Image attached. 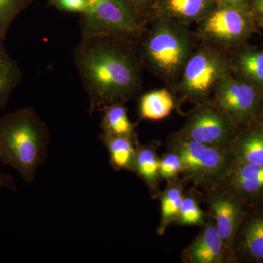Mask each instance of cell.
<instances>
[{
    "label": "cell",
    "instance_id": "6da1fadb",
    "mask_svg": "<svg viewBox=\"0 0 263 263\" xmlns=\"http://www.w3.org/2000/svg\"><path fill=\"white\" fill-rule=\"evenodd\" d=\"M73 57L91 115L104 105L124 104L139 94L143 57L133 41L110 34L81 37Z\"/></svg>",
    "mask_w": 263,
    "mask_h": 263
},
{
    "label": "cell",
    "instance_id": "7a4b0ae2",
    "mask_svg": "<svg viewBox=\"0 0 263 263\" xmlns=\"http://www.w3.org/2000/svg\"><path fill=\"white\" fill-rule=\"evenodd\" d=\"M49 141L47 125L32 108L0 118L1 162L15 170L27 184L47 160Z\"/></svg>",
    "mask_w": 263,
    "mask_h": 263
},
{
    "label": "cell",
    "instance_id": "3957f363",
    "mask_svg": "<svg viewBox=\"0 0 263 263\" xmlns=\"http://www.w3.org/2000/svg\"><path fill=\"white\" fill-rule=\"evenodd\" d=\"M141 52L152 72L172 81L182 73L193 53V41L183 24L160 18L147 33Z\"/></svg>",
    "mask_w": 263,
    "mask_h": 263
},
{
    "label": "cell",
    "instance_id": "277c9868",
    "mask_svg": "<svg viewBox=\"0 0 263 263\" xmlns=\"http://www.w3.org/2000/svg\"><path fill=\"white\" fill-rule=\"evenodd\" d=\"M167 146L180 156L183 164L181 177L202 191L218 188L235 164L230 148L207 146L171 133Z\"/></svg>",
    "mask_w": 263,
    "mask_h": 263
},
{
    "label": "cell",
    "instance_id": "5b68a950",
    "mask_svg": "<svg viewBox=\"0 0 263 263\" xmlns=\"http://www.w3.org/2000/svg\"><path fill=\"white\" fill-rule=\"evenodd\" d=\"M228 69L221 52L208 46L199 48L192 53L181 73L180 97L194 105L211 100L216 85L229 73Z\"/></svg>",
    "mask_w": 263,
    "mask_h": 263
},
{
    "label": "cell",
    "instance_id": "8992f818",
    "mask_svg": "<svg viewBox=\"0 0 263 263\" xmlns=\"http://www.w3.org/2000/svg\"><path fill=\"white\" fill-rule=\"evenodd\" d=\"M81 37L110 34L133 41L144 31L125 0H88L87 10L81 13Z\"/></svg>",
    "mask_w": 263,
    "mask_h": 263
},
{
    "label": "cell",
    "instance_id": "52a82bcc",
    "mask_svg": "<svg viewBox=\"0 0 263 263\" xmlns=\"http://www.w3.org/2000/svg\"><path fill=\"white\" fill-rule=\"evenodd\" d=\"M239 133L229 117L211 100L195 104L178 136L217 148H230Z\"/></svg>",
    "mask_w": 263,
    "mask_h": 263
},
{
    "label": "cell",
    "instance_id": "ba28073f",
    "mask_svg": "<svg viewBox=\"0 0 263 263\" xmlns=\"http://www.w3.org/2000/svg\"><path fill=\"white\" fill-rule=\"evenodd\" d=\"M212 100L239 131L248 127L260 111V96L255 86L229 73L216 85Z\"/></svg>",
    "mask_w": 263,
    "mask_h": 263
},
{
    "label": "cell",
    "instance_id": "9c48e42d",
    "mask_svg": "<svg viewBox=\"0 0 263 263\" xmlns=\"http://www.w3.org/2000/svg\"><path fill=\"white\" fill-rule=\"evenodd\" d=\"M200 195L202 202L206 204L208 216L214 221L216 232L236 262L233 242L247 212V204L218 188L206 191L200 190Z\"/></svg>",
    "mask_w": 263,
    "mask_h": 263
},
{
    "label": "cell",
    "instance_id": "30bf717a",
    "mask_svg": "<svg viewBox=\"0 0 263 263\" xmlns=\"http://www.w3.org/2000/svg\"><path fill=\"white\" fill-rule=\"evenodd\" d=\"M233 249L237 263H263V203L247 205Z\"/></svg>",
    "mask_w": 263,
    "mask_h": 263
},
{
    "label": "cell",
    "instance_id": "8fae6325",
    "mask_svg": "<svg viewBox=\"0 0 263 263\" xmlns=\"http://www.w3.org/2000/svg\"><path fill=\"white\" fill-rule=\"evenodd\" d=\"M247 22L240 8L218 5L200 20L199 31L209 41L230 44L243 37Z\"/></svg>",
    "mask_w": 263,
    "mask_h": 263
},
{
    "label": "cell",
    "instance_id": "7c38bea8",
    "mask_svg": "<svg viewBox=\"0 0 263 263\" xmlns=\"http://www.w3.org/2000/svg\"><path fill=\"white\" fill-rule=\"evenodd\" d=\"M218 189L240 199L247 205L263 203V165L235 163Z\"/></svg>",
    "mask_w": 263,
    "mask_h": 263
},
{
    "label": "cell",
    "instance_id": "4fadbf2b",
    "mask_svg": "<svg viewBox=\"0 0 263 263\" xmlns=\"http://www.w3.org/2000/svg\"><path fill=\"white\" fill-rule=\"evenodd\" d=\"M181 258L183 263H236L209 216L195 239L183 249Z\"/></svg>",
    "mask_w": 263,
    "mask_h": 263
},
{
    "label": "cell",
    "instance_id": "5bb4252c",
    "mask_svg": "<svg viewBox=\"0 0 263 263\" xmlns=\"http://www.w3.org/2000/svg\"><path fill=\"white\" fill-rule=\"evenodd\" d=\"M161 145L159 140L146 144L138 142L132 171L146 184L152 200H158L161 193L160 157L158 155Z\"/></svg>",
    "mask_w": 263,
    "mask_h": 263
},
{
    "label": "cell",
    "instance_id": "9a60e30c",
    "mask_svg": "<svg viewBox=\"0 0 263 263\" xmlns=\"http://www.w3.org/2000/svg\"><path fill=\"white\" fill-rule=\"evenodd\" d=\"M215 0H156L152 9L160 18L182 24L202 20L215 5Z\"/></svg>",
    "mask_w": 263,
    "mask_h": 263
},
{
    "label": "cell",
    "instance_id": "2e32d148",
    "mask_svg": "<svg viewBox=\"0 0 263 263\" xmlns=\"http://www.w3.org/2000/svg\"><path fill=\"white\" fill-rule=\"evenodd\" d=\"M100 139L109 153L110 166L117 172L133 171L138 138L102 133Z\"/></svg>",
    "mask_w": 263,
    "mask_h": 263
},
{
    "label": "cell",
    "instance_id": "e0dca14e",
    "mask_svg": "<svg viewBox=\"0 0 263 263\" xmlns=\"http://www.w3.org/2000/svg\"><path fill=\"white\" fill-rule=\"evenodd\" d=\"M235 163L263 165V132L256 126L239 131L230 145Z\"/></svg>",
    "mask_w": 263,
    "mask_h": 263
},
{
    "label": "cell",
    "instance_id": "ac0fdd59",
    "mask_svg": "<svg viewBox=\"0 0 263 263\" xmlns=\"http://www.w3.org/2000/svg\"><path fill=\"white\" fill-rule=\"evenodd\" d=\"M186 183L180 177L167 182L165 189L161 191L158 198L161 203V219L157 228V234L159 236H163L167 228L176 222L182 204Z\"/></svg>",
    "mask_w": 263,
    "mask_h": 263
},
{
    "label": "cell",
    "instance_id": "d6986e66",
    "mask_svg": "<svg viewBox=\"0 0 263 263\" xmlns=\"http://www.w3.org/2000/svg\"><path fill=\"white\" fill-rule=\"evenodd\" d=\"M175 107L174 97L168 90H155L143 95L140 99V118L151 121L161 120L168 117Z\"/></svg>",
    "mask_w": 263,
    "mask_h": 263
},
{
    "label": "cell",
    "instance_id": "ffe728a7",
    "mask_svg": "<svg viewBox=\"0 0 263 263\" xmlns=\"http://www.w3.org/2000/svg\"><path fill=\"white\" fill-rule=\"evenodd\" d=\"M100 111L103 114L100 124L103 133L124 135L138 138L136 125L129 120L127 109L124 104L113 103L104 105Z\"/></svg>",
    "mask_w": 263,
    "mask_h": 263
},
{
    "label": "cell",
    "instance_id": "44dd1931",
    "mask_svg": "<svg viewBox=\"0 0 263 263\" xmlns=\"http://www.w3.org/2000/svg\"><path fill=\"white\" fill-rule=\"evenodd\" d=\"M22 79V72L4 45H0V111L5 108L12 93Z\"/></svg>",
    "mask_w": 263,
    "mask_h": 263
},
{
    "label": "cell",
    "instance_id": "7402d4cb",
    "mask_svg": "<svg viewBox=\"0 0 263 263\" xmlns=\"http://www.w3.org/2000/svg\"><path fill=\"white\" fill-rule=\"evenodd\" d=\"M201 202L198 189L195 186L186 189L175 226H197L201 228L209 218L207 212H204L200 207Z\"/></svg>",
    "mask_w": 263,
    "mask_h": 263
},
{
    "label": "cell",
    "instance_id": "603a6c76",
    "mask_svg": "<svg viewBox=\"0 0 263 263\" xmlns=\"http://www.w3.org/2000/svg\"><path fill=\"white\" fill-rule=\"evenodd\" d=\"M237 67L246 77L263 87V53L243 52L238 57Z\"/></svg>",
    "mask_w": 263,
    "mask_h": 263
},
{
    "label": "cell",
    "instance_id": "cb8c5ba5",
    "mask_svg": "<svg viewBox=\"0 0 263 263\" xmlns=\"http://www.w3.org/2000/svg\"><path fill=\"white\" fill-rule=\"evenodd\" d=\"M32 0H0V34L6 38L10 26Z\"/></svg>",
    "mask_w": 263,
    "mask_h": 263
},
{
    "label": "cell",
    "instance_id": "d4e9b609",
    "mask_svg": "<svg viewBox=\"0 0 263 263\" xmlns=\"http://www.w3.org/2000/svg\"><path fill=\"white\" fill-rule=\"evenodd\" d=\"M183 171V164L180 156L174 151L167 150L161 156L160 176L162 181L166 182L181 177Z\"/></svg>",
    "mask_w": 263,
    "mask_h": 263
},
{
    "label": "cell",
    "instance_id": "484cf974",
    "mask_svg": "<svg viewBox=\"0 0 263 263\" xmlns=\"http://www.w3.org/2000/svg\"><path fill=\"white\" fill-rule=\"evenodd\" d=\"M137 18L144 24L143 16L152 9L156 0H125Z\"/></svg>",
    "mask_w": 263,
    "mask_h": 263
},
{
    "label": "cell",
    "instance_id": "4316f807",
    "mask_svg": "<svg viewBox=\"0 0 263 263\" xmlns=\"http://www.w3.org/2000/svg\"><path fill=\"white\" fill-rule=\"evenodd\" d=\"M53 5L60 9L84 13L88 8V0H57Z\"/></svg>",
    "mask_w": 263,
    "mask_h": 263
},
{
    "label": "cell",
    "instance_id": "83f0119b",
    "mask_svg": "<svg viewBox=\"0 0 263 263\" xmlns=\"http://www.w3.org/2000/svg\"><path fill=\"white\" fill-rule=\"evenodd\" d=\"M0 189H8L12 191H16L13 177L8 174H0Z\"/></svg>",
    "mask_w": 263,
    "mask_h": 263
},
{
    "label": "cell",
    "instance_id": "f1b7e54d",
    "mask_svg": "<svg viewBox=\"0 0 263 263\" xmlns=\"http://www.w3.org/2000/svg\"><path fill=\"white\" fill-rule=\"evenodd\" d=\"M218 5L222 6L236 7L241 8L245 3V0H215Z\"/></svg>",
    "mask_w": 263,
    "mask_h": 263
},
{
    "label": "cell",
    "instance_id": "f546056e",
    "mask_svg": "<svg viewBox=\"0 0 263 263\" xmlns=\"http://www.w3.org/2000/svg\"><path fill=\"white\" fill-rule=\"evenodd\" d=\"M254 126L259 128L263 132V110L262 111H259L258 116L256 118Z\"/></svg>",
    "mask_w": 263,
    "mask_h": 263
},
{
    "label": "cell",
    "instance_id": "4dcf8cb0",
    "mask_svg": "<svg viewBox=\"0 0 263 263\" xmlns=\"http://www.w3.org/2000/svg\"><path fill=\"white\" fill-rule=\"evenodd\" d=\"M254 6L263 17V0H254Z\"/></svg>",
    "mask_w": 263,
    "mask_h": 263
},
{
    "label": "cell",
    "instance_id": "1f68e13d",
    "mask_svg": "<svg viewBox=\"0 0 263 263\" xmlns=\"http://www.w3.org/2000/svg\"><path fill=\"white\" fill-rule=\"evenodd\" d=\"M5 38L2 36V34H0V45L3 44V43H4L5 41Z\"/></svg>",
    "mask_w": 263,
    "mask_h": 263
},
{
    "label": "cell",
    "instance_id": "d6a6232c",
    "mask_svg": "<svg viewBox=\"0 0 263 263\" xmlns=\"http://www.w3.org/2000/svg\"><path fill=\"white\" fill-rule=\"evenodd\" d=\"M0 162H1V147H0ZM2 174L1 171H0V174Z\"/></svg>",
    "mask_w": 263,
    "mask_h": 263
},
{
    "label": "cell",
    "instance_id": "836d02e7",
    "mask_svg": "<svg viewBox=\"0 0 263 263\" xmlns=\"http://www.w3.org/2000/svg\"><path fill=\"white\" fill-rule=\"evenodd\" d=\"M56 1H57V0H51V3H53H53H55V2H56Z\"/></svg>",
    "mask_w": 263,
    "mask_h": 263
}]
</instances>
